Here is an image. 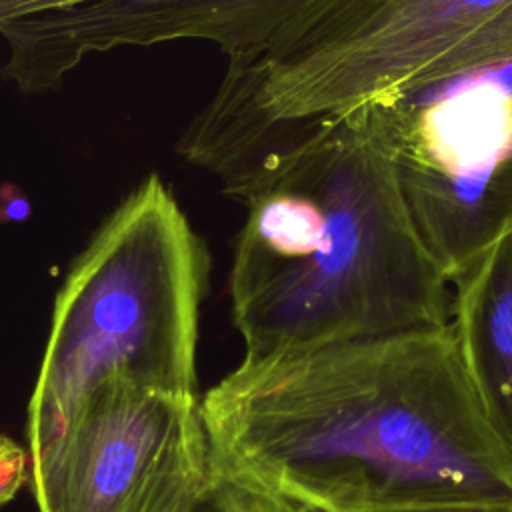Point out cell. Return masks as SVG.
Returning a JSON list of instances; mask_svg holds the SVG:
<instances>
[{"label": "cell", "instance_id": "6", "mask_svg": "<svg viewBox=\"0 0 512 512\" xmlns=\"http://www.w3.org/2000/svg\"><path fill=\"white\" fill-rule=\"evenodd\" d=\"M214 466L200 392L110 380L30 460V488L38 512H192Z\"/></svg>", "mask_w": 512, "mask_h": 512}, {"label": "cell", "instance_id": "5", "mask_svg": "<svg viewBox=\"0 0 512 512\" xmlns=\"http://www.w3.org/2000/svg\"><path fill=\"white\" fill-rule=\"evenodd\" d=\"M366 102L416 234L452 282L512 230V22Z\"/></svg>", "mask_w": 512, "mask_h": 512}, {"label": "cell", "instance_id": "12", "mask_svg": "<svg viewBox=\"0 0 512 512\" xmlns=\"http://www.w3.org/2000/svg\"><path fill=\"white\" fill-rule=\"evenodd\" d=\"M402 512H512L506 506H438V508H416Z\"/></svg>", "mask_w": 512, "mask_h": 512}, {"label": "cell", "instance_id": "11", "mask_svg": "<svg viewBox=\"0 0 512 512\" xmlns=\"http://www.w3.org/2000/svg\"><path fill=\"white\" fill-rule=\"evenodd\" d=\"M84 0H0V24L12 18L44 12L50 8H60Z\"/></svg>", "mask_w": 512, "mask_h": 512}, {"label": "cell", "instance_id": "2", "mask_svg": "<svg viewBox=\"0 0 512 512\" xmlns=\"http://www.w3.org/2000/svg\"><path fill=\"white\" fill-rule=\"evenodd\" d=\"M228 196L248 208L228 276L246 356L450 322L368 102L270 132Z\"/></svg>", "mask_w": 512, "mask_h": 512}, {"label": "cell", "instance_id": "7", "mask_svg": "<svg viewBox=\"0 0 512 512\" xmlns=\"http://www.w3.org/2000/svg\"><path fill=\"white\" fill-rule=\"evenodd\" d=\"M306 0H84L0 24L4 76L24 94L60 86L86 56L180 38L210 40L228 58L260 46Z\"/></svg>", "mask_w": 512, "mask_h": 512}, {"label": "cell", "instance_id": "4", "mask_svg": "<svg viewBox=\"0 0 512 512\" xmlns=\"http://www.w3.org/2000/svg\"><path fill=\"white\" fill-rule=\"evenodd\" d=\"M512 16V0H306L260 46L228 58L196 116L202 140L250 154L270 132L404 88Z\"/></svg>", "mask_w": 512, "mask_h": 512}, {"label": "cell", "instance_id": "10", "mask_svg": "<svg viewBox=\"0 0 512 512\" xmlns=\"http://www.w3.org/2000/svg\"><path fill=\"white\" fill-rule=\"evenodd\" d=\"M26 482H30L28 448L0 434V508L14 500Z\"/></svg>", "mask_w": 512, "mask_h": 512}, {"label": "cell", "instance_id": "8", "mask_svg": "<svg viewBox=\"0 0 512 512\" xmlns=\"http://www.w3.org/2000/svg\"><path fill=\"white\" fill-rule=\"evenodd\" d=\"M450 326L482 410L512 450V230L452 278Z\"/></svg>", "mask_w": 512, "mask_h": 512}, {"label": "cell", "instance_id": "9", "mask_svg": "<svg viewBox=\"0 0 512 512\" xmlns=\"http://www.w3.org/2000/svg\"><path fill=\"white\" fill-rule=\"evenodd\" d=\"M216 464V462H214ZM192 512H320L300 500L236 478L214 466L212 480Z\"/></svg>", "mask_w": 512, "mask_h": 512}, {"label": "cell", "instance_id": "1", "mask_svg": "<svg viewBox=\"0 0 512 512\" xmlns=\"http://www.w3.org/2000/svg\"><path fill=\"white\" fill-rule=\"evenodd\" d=\"M224 472L320 512L512 508L450 322L242 360L202 394Z\"/></svg>", "mask_w": 512, "mask_h": 512}, {"label": "cell", "instance_id": "3", "mask_svg": "<svg viewBox=\"0 0 512 512\" xmlns=\"http://www.w3.org/2000/svg\"><path fill=\"white\" fill-rule=\"evenodd\" d=\"M208 252L172 190L146 176L100 224L56 292L26 410L30 460L100 384L196 394Z\"/></svg>", "mask_w": 512, "mask_h": 512}]
</instances>
